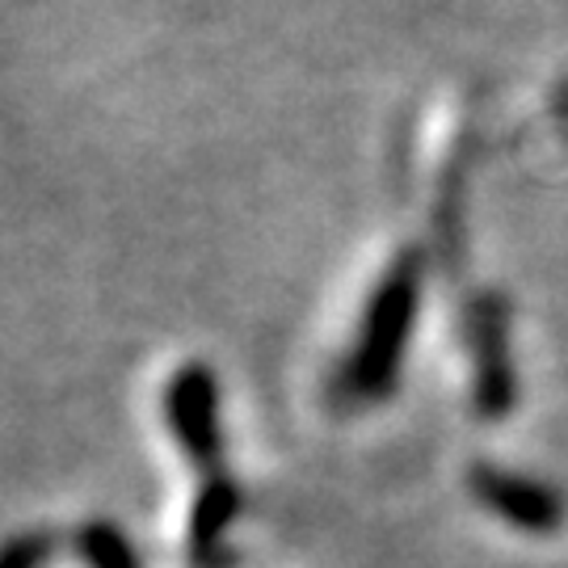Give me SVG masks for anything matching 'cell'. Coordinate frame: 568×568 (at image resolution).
<instances>
[{"label": "cell", "instance_id": "cell-1", "mask_svg": "<svg viewBox=\"0 0 568 568\" xmlns=\"http://www.w3.org/2000/svg\"><path fill=\"white\" fill-rule=\"evenodd\" d=\"M422 286H426V253L405 248L387 265L379 286L371 291V304H366L363 325H358V342L333 379V405L337 408L354 413V408L387 400L396 392L408 333L417 325V307H422Z\"/></svg>", "mask_w": 568, "mask_h": 568}, {"label": "cell", "instance_id": "cell-2", "mask_svg": "<svg viewBox=\"0 0 568 568\" xmlns=\"http://www.w3.org/2000/svg\"><path fill=\"white\" fill-rule=\"evenodd\" d=\"M464 342L471 354L476 417L501 422L518 408V363L509 349V304L497 291H476L464 312Z\"/></svg>", "mask_w": 568, "mask_h": 568}, {"label": "cell", "instance_id": "cell-3", "mask_svg": "<svg viewBox=\"0 0 568 568\" xmlns=\"http://www.w3.org/2000/svg\"><path fill=\"white\" fill-rule=\"evenodd\" d=\"M164 422L190 455V464L199 467L203 485L227 476L224 426H220V379H215L211 366L185 363L182 371H173V379L164 387Z\"/></svg>", "mask_w": 568, "mask_h": 568}, {"label": "cell", "instance_id": "cell-4", "mask_svg": "<svg viewBox=\"0 0 568 568\" xmlns=\"http://www.w3.org/2000/svg\"><path fill=\"white\" fill-rule=\"evenodd\" d=\"M467 488L488 514H497L501 523H509L514 530H527V535H556L568 518L560 488L506 471V467L476 464L467 471Z\"/></svg>", "mask_w": 568, "mask_h": 568}, {"label": "cell", "instance_id": "cell-5", "mask_svg": "<svg viewBox=\"0 0 568 568\" xmlns=\"http://www.w3.org/2000/svg\"><path fill=\"white\" fill-rule=\"evenodd\" d=\"M244 493L232 476L206 480L199 485L194 497V514H190V565L194 568H224V535L227 527L241 518Z\"/></svg>", "mask_w": 568, "mask_h": 568}, {"label": "cell", "instance_id": "cell-6", "mask_svg": "<svg viewBox=\"0 0 568 568\" xmlns=\"http://www.w3.org/2000/svg\"><path fill=\"white\" fill-rule=\"evenodd\" d=\"M77 551L89 568H140V556L126 544V535L110 523H84L77 535Z\"/></svg>", "mask_w": 568, "mask_h": 568}, {"label": "cell", "instance_id": "cell-7", "mask_svg": "<svg viewBox=\"0 0 568 568\" xmlns=\"http://www.w3.org/2000/svg\"><path fill=\"white\" fill-rule=\"evenodd\" d=\"M51 535H21L0 548V568H39L51 556Z\"/></svg>", "mask_w": 568, "mask_h": 568}]
</instances>
